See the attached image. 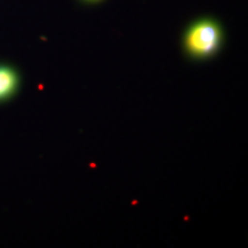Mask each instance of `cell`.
<instances>
[{
    "label": "cell",
    "mask_w": 248,
    "mask_h": 248,
    "mask_svg": "<svg viewBox=\"0 0 248 248\" xmlns=\"http://www.w3.org/2000/svg\"><path fill=\"white\" fill-rule=\"evenodd\" d=\"M222 31L214 21L203 20L190 28L185 37L186 49L194 58H208L218 49Z\"/></svg>",
    "instance_id": "cell-1"
},
{
    "label": "cell",
    "mask_w": 248,
    "mask_h": 248,
    "mask_svg": "<svg viewBox=\"0 0 248 248\" xmlns=\"http://www.w3.org/2000/svg\"><path fill=\"white\" fill-rule=\"evenodd\" d=\"M18 85V76L13 68L0 64V101L14 94Z\"/></svg>",
    "instance_id": "cell-2"
}]
</instances>
